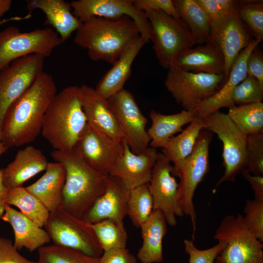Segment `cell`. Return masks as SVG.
Segmentation results:
<instances>
[{
    "label": "cell",
    "mask_w": 263,
    "mask_h": 263,
    "mask_svg": "<svg viewBox=\"0 0 263 263\" xmlns=\"http://www.w3.org/2000/svg\"><path fill=\"white\" fill-rule=\"evenodd\" d=\"M57 87L53 77L42 72L7 110L1 128V140L8 149L33 141L41 132L45 113Z\"/></svg>",
    "instance_id": "1"
},
{
    "label": "cell",
    "mask_w": 263,
    "mask_h": 263,
    "mask_svg": "<svg viewBox=\"0 0 263 263\" xmlns=\"http://www.w3.org/2000/svg\"><path fill=\"white\" fill-rule=\"evenodd\" d=\"M139 36L136 24L128 16L114 19L94 17L81 23L74 42L87 51L92 60L113 65Z\"/></svg>",
    "instance_id": "2"
},
{
    "label": "cell",
    "mask_w": 263,
    "mask_h": 263,
    "mask_svg": "<svg viewBox=\"0 0 263 263\" xmlns=\"http://www.w3.org/2000/svg\"><path fill=\"white\" fill-rule=\"evenodd\" d=\"M87 125L80 87L70 86L51 101L44 115L41 132L55 150H70L76 146Z\"/></svg>",
    "instance_id": "3"
},
{
    "label": "cell",
    "mask_w": 263,
    "mask_h": 263,
    "mask_svg": "<svg viewBox=\"0 0 263 263\" xmlns=\"http://www.w3.org/2000/svg\"><path fill=\"white\" fill-rule=\"evenodd\" d=\"M51 155L65 169L60 206L80 218L104 191L109 175L101 174L90 167L81 157L77 146L70 150H55Z\"/></svg>",
    "instance_id": "4"
},
{
    "label": "cell",
    "mask_w": 263,
    "mask_h": 263,
    "mask_svg": "<svg viewBox=\"0 0 263 263\" xmlns=\"http://www.w3.org/2000/svg\"><path fill=\"white\" fill-rule=\"evenodd\" d=\"M212 133L204 129L192 152L179 165L173 166L172 174L180 178L178 199L184 214L192 225V239L196 230V213L193 198L196 188L209 171V147Z\"/></svg>",
    "instance_id": "5"
},
{
    "label": "cell",
    "mask_w": 263,
    "mask_h": 263,
    "mask_svg": "<svg viewBox=\"0 0 263 263\" xmlns=\"http://www.w3.org/2000/svg\"><path fill=\"white\" fill-rule=\"evenodd\" d=\"M202 119L204 129L217 134L223 143L225 171L215 187L225 181L235 182L236 176L247 167L248 135L239 130L227 114L219 110L207 114Z\"/></svg>",
    "instance_id": "6"
},
{
    "label": "cell",
    "mask_w": 263,
    "mask_h": 263,
    "mask_svg": "<svg viewBox=\"0 0 263 263\" xmlns=\"http://www.w3.org/2000/svg\"><path fill=\"white\" fill-rule=\"evenodd\" d=\"M213 238L226 243L214 263H263V242L248 230L239 212L225 216Z\"/></svg>",
    "instance_id": "7"
},
{
    "label": "cell",
    "mask_w": 263,
    "mask_h": 263,
    "mask_svg": "<svg viewBox=\"0 0 263 263\" xmlns=\"http://www.w3.org/2000/svg\"><path fill=\"white\" fill-rule=\"evenodd\" d=\"M53 244L99 258L103 251L91 226L61 206L50 212L44 226Z\"/></svg>",
    "instance_id": "8"
},
{
    "label": "cell",
    "mask_w": 263,
    "mask_h": 263,
    "mask_svg": "<svg viewBox=\"0 0 263 263\" xmlns=\"http://www.w3.org/2000/svg\"><path fill=\"white\" fill-rule=\"evenodd\" d=\"M150 25V41L160 65L168 69L177 55L194 46L190 32L181 20L160 11L145 12Z\"/></svg>",
    "instance_id": "9"
},
{
    "label": "cell",
    "mask_w": 263,
    "mask_h": 263,
    "mask_svg": "<svg viewBox=\"0 0 263 263\" xmlns=\"http://www.w3.org/2000/svg\"><path fill=\"white\" fill-rule=\"evenodd\" d=\"M62 43L57 33L51 28L21 32L18 27L9 26L0 31V71L27 55L48 57Z\"/></svg>",
    "instance_id": "10"
},
{
    "label": "cell",
    "mask_w": 263,
    "mask_h": 263,
    "mask_svg": "<svg viewBox=\"0 0 263 263\" xmlns=\"http://www.w3.org/2000/svg\"><path fill=\"white\" fill-rule=\"evenodd\" d=\"M225 83L224 74L194 73L172 65L168 69L165 85L184 110L193 113L201 103L215 94Z\"/></svg>",
    "instance_id": "11"
},
{
    "label": "cell",
    "mask_w": 263,
    "mask_h": 263,
    "mask_svg": "<svg viewBox=\"0 0 263 263\" xmlns=\"http://www.w3.org/2000/svg\"><path fill=\"white\" fill-rule=\"evenodd\" d=\"M108 100L120 130L122 141L135 154L144 151L150 141L146 129L148 120L133 95L123 88Z\"/></svg>",
    "instance_id": "12"
},
{
    "label": "cell",
    "mask_w": 263,
    "mask_h": 263,
    "mask_svg": "<svg viewBox=\"0 0 263 263\" xmlns=\"http://www.w3.org/2000/svg\"><path fill=\"white\" fill-rule=\"evenodd\" d=\"M44 59L38 55H27L13 61L0 71V131L9 107L43 71Z\"/></svg>",
    "instance_id": "13"
},
{
    "label": "cell",
    "mask_w": 263,
    "mask_h": 263,
    "mask_svg": "<svg viewBox=\"0 0 263 263\" xmlns=\"http://www.w3.org/2000/svg\"><path fill=\"white\" fill-rule=\"evenodd\" d=\"M172 170L173 166L169 159L162 152H158L148 185L153 209L161 211L167 223L174 226L177 224L176 217H182L184 214L178 199L179 183Z\"/></svg>",
    "instance_id": "14"
},
{
    "label": "cell",
    "mask_w": 263,
    "mask_h": 263,
    "mask_svg": "<svg viewBox=\"0 0 263 263\" xmlns=\"http://www.w3.org/2000/svg\"><path fill=\"white\" fill-rule=\"evenodd\" d=\"M74 15L83 23L89 19L130 17L136 24L140 36L149 42L150 25L145 12L138 10L133 0H77L70 2Z\"/></svg>",
    "instance_id": "15"
},
{
    "label": "cell",
    "mask_w": 263,
    "mask_h": 263,
    "mask_svg": "<svg viewBox=\"0 0 263 263\" xmlns=\"http://www.w3.org/2000/svg\"><path fill=\"white\" fill-rule=\"evenodd\" d=\"M76 146L84 161L104 175H109L124 150L123 141L114 140L88 125Z\"/></svg>",
    "instance_id": "16"
},
{
    "label": "cell",
    "mask_w": 263,
    "mask_h": 263,
    "mask_svg": "<svg viewBox=\"0 0 263 263\" xmlns=\"http://www.w3.org/2000/svg\"><path fill=\"white\" fill-rule=\"evenodd\" d=\"M253 39L250 30L239 18L237 5L211 33L210 42L219 47L224 56L225 82L233 61Z\"/></svg>",
    "instance_id": "17"
},
{
    "label": "cell",
    "mask_w": 263,
    "mask_h": 263,
    "mask_svg": "<svg viewBox=\"0 0 263 263\" xmlns=\"http://www.w3.org/2000/svg\"><path fill=\"white\" fill-rule=\"evenodd\" d=\"M130 191L120 179L109 175L104 191L80 219L90 224L107 219L123 223Z\"/></svg>",
    "instance_id": "18"
},
{
    "label": "cell",
    "mask_w": 263,
    "mask_h": 263,
    "mask_svg": "<svg viewBox=\"0 0 263 263\" xmlns=\"http://www.w3.org/2000/svg\"><path fill=\"white\" fill-rule=\"evenodd\" d=\"M123 152L109 175L120 179L130 190L150 181L158 156L156 149L149 147L135 154L123 141Z\"/></svg>",
    "instance_id": "19"
},
{
    "label": "cell",
    "mask_w": 263,
    "mask_h": 263,
    "mask_svg": "<svg viewBox=\"0 0 263 263\" xmlns=\"http://www.w3.org/2000/svg\"><path fill=\"white\" fill-rule=\"evenodd\" d=\"M79 87L88 125L114 140L122 141L120 130L108 98L87 85L83 84Z\"/></svg>",
    "instance_id": "20"
},
{
    "label": "cell",
    "mask_w": 263,
    "mask_h": 263,
    "mask_svg": "<svg viewBox=\"0 0 263 263\" xmlns=\"http://www.w3.org/2000/svg\"><path fill=\"white\" fill-rule=\"evenodd\" d=\"M261 41L253 39L243 49L233 61L229 75L222 88L213 96L201 103L193 113L195 116L201 118L220 109L229 108L235 104L232 100V94L235 87L246 76L247 59L252 50Z\"/></svg>",
    "instance_id": "21"
},
{
    "label": "cell",
    "mask_w": 263,
    "mask_h": 263,
    "mask_svg": "<svg viewBox=\"0 0 263 263\" xmlns=\"http://www.w3.org/2000/svg\"><path fill=\"white\" fill-rule=\"evenodd\" d=\"M173 65L194 73L222 75L225 61L219 47L209 42L182 51L175 58Z\"/></svg>",
    "instance_id": "22"
},
{
    "label": "cell",
    "mask_w": 263,
    "mask_h": 263,
    "mask_svg": "<svg viewBox=\"0 0 263 263\" xmlns=\"http://www.w3.org/2000/svg\"><path fill=\"white\" fill-rule=\"evenodd\" d=\"M48 162L42 151L29 146L19 150L14 160L2 169L4 185L8 188L22 187L27 180L45 170Z\"/></svg>",
    "instance_id": "23"
},
{
    "label": "cell",
    "mask_w": 263,
    "mask_h": 263,
    "mask_svg": "<svg viewBox=\"0 0 263 263\" xmlns=\"http://www.w3.org/2000/svg\"><path fill=\"white\" fill-rule=\"evenodd\" d=\"M1 219L12 227L14 235L13 244L18 250L25 248L32 252L51 241L46 230L11 206L6 205Z\"/></svg>",
    "instance_id": "24"
},
{
    "label": "cell",
    "mask_w": 263,
    "mask_h": 263,
    "mask_svg": "<svg viewBox=\"0 0 263 263\" xmlns=\"http://www.w3.org/2000/svg\"><path fill=\"white\" fill-rule=\"evenodd\" d=\"M26 9L31 14L40 10L46 18L45 23L52 26L63 43L76 31L81 22L72 12L70 3L64 0H30Z\"/></svg>",
    "instance_id": "25"
},
{
    "label": "cell",
    "mask_w": 263,
    "mask_h": 263,
    "mask_svg": "<svg viewBox=\"0 0 263 263\" xmlns=\"http://www.w3.org/2000/svg\"><path fill=\"white\" fill-rule=\"evenodd\" d=\"M147 42L139 36L128 46L112 67L97 82L96 91L103 97L109 98L124 88L131 74V67L136 56Z\"/></svg>",
    "instance_id": "26"
},
{
    "label": "cell",
    "mask_w": 263,
    "mask_h": 263,
    "mask_svg": "<svg viewBox=\"0 0 263 263\" xmlns=\"http://www.w3.org/2000/svg\"><path fill=\"white\" fill-rule=\"evenodd\" d=\"M45 170L39 179L25 188L51 212L61 206L65 169L62 163L56 162H48Z\"/></svg>",
    "instance_id": "27"
},
{
    "label": "cell",
    "mask_w": 263,
    "mask_h": 263,
    "mask_svg": "<svg viewBox=\"0 0 263 263\" xmlns=\"http://www.w3.org/2000/svg\"><path fill=\"white\" fill-rule=\"evenodd\" d=\"M167 224L162 212L153 209L140 226L143 242L137 258L141 263H159L163 261L162 243L167 232Z\"/></svg>",
    "instance_id": "28"
},
{
    "label": "cell",
    "mask_w": 263,
    "mask_h": 263,
    "mask_svg": "<svg viewBox=\"0 0 263 263\" xmlns=\"http://www.w3.org/2000/svg\"><path fill=\"white\" fill-rule=\"evenodd\" d=\"M149 116L151 125L147 132L150 140V146L154 149H163L171 137L181 132L182 127L195 118L193 113L184 110L172 114H164L151 110Z\"/></svg>",
    "instance_id": "29"
},
{
    "label": "cell",
    "mask_w": 263,
    "mask_h": 263,
    "mask_svg": "<svg viewBox=\"0 0 263 263\" xmlns=\"http://www.w3.org/2000/svg\"><path fill=\"white\" fill-rule=\"evenodd\" d=\"M180 19L188 27L194 45L210 41L211 26L206 12L197 0H172Z\"/></svg>",
    "instance_id": "30"
},
{
    "label": "cell",
    "mask_w": 263,
    "mask_h": 263,
    "mask_svg": "<svg viewBox=\"0 0 263 263\" xmlns=\"http://www.w3.org/2000/svg\"><path fill=\"white\" fill-rule=\"evenodd\" d=\"M205 128L202 118L196 116L181 133L171 137L162 153L173 164L179 165L192 152L201 131Z\"/></svg>",
    "instance_id": "31"
},
{
    "label": "cell",
    "mask_w": 263,
    "mask_h": 263,
    "mask_svg": "<svg viewBox=\"0 0 263 263\" xmlns=\"http://www.w3.org/2000/svg\"><path fill=\"white\" fill-rule=\"evenodd\" d=\"M5 203L7 205L17 207L20 212L39 227L45 226L47 224L50 212L25 187L9 188Z\"/></svg>",
    "instance_id": "32"
},
{
    "label": "cell",
    "mask_w": 263,
    "mask_h": 263,
    "mask_svg": "<svg viewBox=\"0 0 263 263\" xmlns=\"http://www.w3.org/2000/svg\"><path fill=\"white\" fill-rule=\"evenodd\" d=\"M235 125L247 135L263 132V103L234 106L227 113Z\"/></svg>",
    "instance_id": "33"
},
{
    "label": "cell",
    "mask_w": 263,
    "mask_h": 263,
    "mask_svg": "<svg viewBox=\"0 0 263 263\" xmlns=\"http://www.w3.org/2000/svg\"><path fill=\"white\" fill-rule=\"evenodd\" d=\"M153 210V199L149 185L143 184L130 191L127 215L132 224L139 228L148 220Z\"/></svg>",
    "instance_id": "34"
},
{
    "label": "cell",
    "mask_w": 263,
    "mask_h": 263,
    "mask_svg": "<svg viewBox=\"0 0 263 263\" xmlns=\"http://www.w3.org/2000/svg\"><path fill=\"white\" fill-rule=\"evenodd\" d=\"M91 225L103 251L126 248L128 235L123 223L107 219Z\"/></svg>",
    "instance_id": "35"
},
{
    "label": "cell",
    "mask_w": 263,
    "mask_h": 263,
    "mask_svg": "<svg viewBox=\"0 0 263 263\" xmlns=\"http://www.w3.org/2000/svg\"><path fill=\"white\" fill-rule=\"evenodd\" d=\"M38 253V263H99V258L55 244L43 246Z\"/></svg>",
    "instance_id": "36"
},
{
    "label": "cell",
    "mask_w": 263,
    "mask_h": 263,
    "mask_svg": "<svg viewBox=\"0 0 263 263\" xmlns=\"http://www.w3.org/2000/svg\"><path fill=\"white\" fill-rule=\"evenodd\" d=\"M237 8L240 19L249 29L254 39L262 41L263 0H237Z\"/></svg>",
    "instance_id": "37"
},
{
    "label": "cell",
    "mask_w": 263,
    "mask_h": 263,
    "mask_svg": "<svg viewBox=\"0 0 263 263\" xmlns=\"http://www.w3.org/2000/svg\"><path fill=\"white\" fill-rule=\"evenodd\" d=\"M263 98V85L249 75L235 87L232 94L233 103L238 105L262 102Z\"/></svg>",
    "instance_id": "38"
},
{
    "label": "cell",
    "mask_w": 263,
    "mask_h": 263,
    "mask_svg": "<svg viewBox=\"0 0 263 263\" xmlns=\"http://www.w3.org/2000/svg\"><path fill=\"white\" fill-rule=\"evenodd\" d=\"M244 223L248 230L263 243V201L247 199L244 209Z\"/></svg>",
    "instance_id": "39"
},
{
    "label": "cell",
    "mask_w": 263,
    "mask_h": 263,
    "mask_svg": "<svg viewBox=\"0 0 263 263\" xmlns=\"http://www.w3.org/2000/svg\"><path fill=\"white\" fill-rule=\"evenodd\" d=\"M247 169L253 175L263 176V132L247 136Z\"/></svg>",
    "instance_id": "40"
},
{
    "label": "cell",
    "mask_w": 263,
    "mask_h": 263,
    "mask_svg": "<svg viewBox=\"0 0 263 263\" xmlns=\"http://www.w3.org/2000/svg\"><path fill=\"white\" fill-rule=\"evenodd\" d=\"M218 241L214 246L201 250L196 247L193 240L185 239V249L189 255V263H214L216 257L226 245L225 242Z\"/></svg>",
    "instance_id": "41"
},
{
    "label": "cell",
    "mask_w": 263,
    "mask_h": 263,
    "mask_svg": "<svg viewBox=\"0 0 263 263\" xmlns=\"http://www.w3.org/2000/svg\"><path fill=\"white\" fill-rule=\"evenodd\" d=\"M133 4L139 11H162L172 17L181 19L172 0H133Z\"/></svg>",
    "instance_id": "42"
},
{
    "label": "cell",
    "mask_w": 263,
    "mask_h": 263,
    "mask_svg": "<svg viewBox=\"0 0 263 263\" xmlns=\"http://www.w3.org/2000/svg\"><path fill=\"white\" fill-rule=\"evenodd\" d=\"M0 263H38L21 256L11 240L0 237Z\"/></svg>",
    "instance_id": "43"
},
{
    "label": "cell",
    "mask_w": 263,
    "mask_h": 263,
    "mask_svg": "<svg viewBox=\"0 0 263 263\" xmlns=\"http://www.w3.org/2000/svg\"><path fill=\"white\" fill-rule=\"evenodd\" d=\"M99 263H137V260L126 248H118L103 251Z\"/></svg>",
    "instance_id": "44"
},
{
    "label": "cell",
    "mask_w": 263,
    "mask_h": 263,
    "mask_svg": "<svg viewBox=\"0 0 263 263\" xmlns=\"http://www.w3.org/2000/svg\"><path fill=\"white\" fill-rule=\"evenodd\" d=\"M258 46L252 50L247 59L246 71L247 75L254 76L263 85V55Z\"/></svg>",
    "instance_id": "45"
},
{
    "label": "cell",
    "mask_w": 263,
    "mask_h": 263,
    "mask_svg": "<svg viewBox=\"0 0 263 263\" xmlns=\"http://www.w3.org/2000/svg\"><path fill=\"white\" fill-rule=\"evenodd\" d=\"M207 14L211 26V33L226 16L216 0H197Z\"/></svg>",
    "instance_id": "46"
},
{
    "label": "cell",
    "mask_w": 263,
    "mask_h": 263,
    "mask_svg": "<svg viewBox=\"0 0 263 263\" xmlns=\"http://www.w3.org/2000/svg\"><path fill=\"white\" fill-rule=\"evenodd\" d=\"M242 173L244 178L250 183L255 198L263 201V176L253 175L247 169H244Z\"/></svg>",
    "instance_id": "47"
},
{
    "label": "cell",
    "mask_w": 263,
    "mask_h": 263,
    "mask_svg": "<svg viewBox=\"0 0 263 263\" xmlns=\"http://www.w3.org/2000/svg\"><path fill=\"white\" fill-rule=\"evenodd\" d=\"M12 3L11 0H0V19L10 10ZM30 15H27L23 17H13L10 18L3 19L0 20V25L7 22L12 20H25L31 18Z\"/></svg>",
    "instance_id": "48"
},
{
    "label": "cell",
    "mask_w": 263,
    "mask_h": 263,
    "mask_svg": "<svg viewBox=\"0 0 263 263\" xmlns=\"http://www.w3.org/2000/svg\"><path fill=\"white\" fill-rule=\"evenodd\" d=\"M9 188L3 183L2 171L0 169V219L1 218L5 211L6 206L5 200Z\"/></svg>",
    "instance_id": "49"
},
{
    "label": "cell",
    "mask_w": 263,
    "mask_h": 263,
    "mask_svg": "<svg viewBox=\"0 0 263 263\" xmlns=\"http://www.w3.org/2000/svg\"><path fill=\"white\" fill-rule=\"evenodd\" d=\"M225 16L228 15L236 6L237 0H216Z\"/></svg>",
    "instance_id": "50"
},
{
    "label": "cell",
    "mask_w": 263,
    "mask_h": 263,
    "mask_svg": "<svg viewBox=\"0 0 263 263\" xmlns=\"http://www.w3.org/2000/svg\"><path fill=\"white\" fill-rule=\"evenodd\" d=\"M8 148L4 145L1 140V132L0 131V156L6 151Z\"/></svg>",
    "instance_id": "51"
}]
</instances>
